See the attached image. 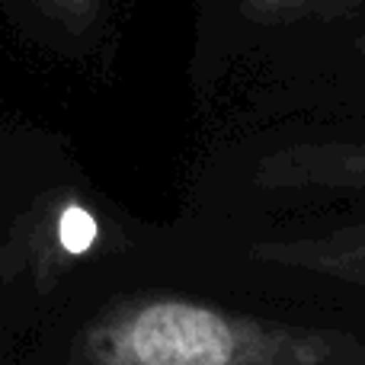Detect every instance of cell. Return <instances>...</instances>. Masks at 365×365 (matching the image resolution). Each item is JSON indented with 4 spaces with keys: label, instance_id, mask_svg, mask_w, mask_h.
I'll return each mask as SVG.
<instances>
[{
    "label": "cell",
    "instance_id": "obj_1",
    "mask_svg": "<svg viewBox=\"0 0 365 365\" xmlns=\"http://www.w3.org/2000/svg\"><path fill=\"white\" fill-rule=\"evenodd\" d=\"M87 353L96 365H321L330 340L164 295L113 308L90 330Z\"/></svg>",
    "mask_w": 365,
    "mask_h": 365
},
{
    "label": "cell",
    "instance_id": "obj_2",
    "mask_svg": "<svg viewBox=\"0 0 365 365\" xmlns=\"http://www.w3.org/2000/svg\"><path fill=\"white\" fill-rule=\"evenodd\" d=\"M253 180L266 189L365 192V138L285 145L257 160Z\"/></svg>",
    "mask_w": 365,
    "mask_h": 365
},
{
    "label": "cell",
    "instance_id": "obj_3",
    "mask_svg": "<svg viewBox=\"0 0 365 365\" xmlns=\"http://www.w3.org/2000/svg\"><path fill=\"white\" fill-rule=\"evenodd\" d=\"M253 257L285 269L327 276L365 289V225H343L321 234L276 237L253 247Z\"/></svg>",
    "mask_w": 365,
    "mask_h": 365
},
{
    "label": "cell",
    "instance_id": "obj_4",
    "mask_svg": "<svg viewBox=\"0 0 365 365\" xmlns=\"http://www.w3.org/2000/svg\"><path fill=\"white\" fill-rule=\"evenodd\" d=\"M96 240V221L87 208L71 205L58 218V244L68 253H83Z\"/></svg>",
    "mask_w": 365,
    "mask_h": 365
},
{
    "label": "cell",
    "instance_id": "obj_5",
    "mask_svg": "<svg viewBox=\"0 0 365 365\" xmlns=\"http://www.w3.org/2000/svg\"><path fill=\"white\" fill-rule=\"evenodd\" d=\"M32 4H36L38 10H45L48 16L68 23L71 29L90 23V19H93V10H96V0H32Z\"/></svg>",
    "mask_w": 365,
    "mask_h": 365
},
{
    "label": "cell",
    "instance_id": "obj_6",
    "mask_svg": "<svg viewBox=\"0 0 365 365\" xmlns=\"http://www.w3.org/2000/svg\"><path fill=\"white\" fill-rule=\"evenodd\" d=\"M257 4H263V6H279V4H289V0H257Z\"/></svg>",
    "mask_w": 365,
    "mask_h": 365
}]
</instances>
